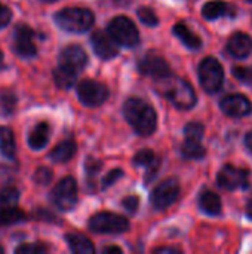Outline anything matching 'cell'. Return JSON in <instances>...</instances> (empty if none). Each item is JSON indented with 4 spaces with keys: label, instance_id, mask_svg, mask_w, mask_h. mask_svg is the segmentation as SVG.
<instances>
[{
    "label": "cell",
    "instance_id": "cell-1",
    "mask_svg": "<svg viewBox=\"0 0 252 254\" xmlns=\"http://www.w3.org/2000/svg\"><path fill=\"white\" fill-rule=\"evenodd\" d=\"M123 115L138 135L149 137L156 131L157 115L154 109L138 97H131L123 104Z\"/></svg>",
    "mask_w": 252,
    "mask_h": 254
},
{
    "label": "cell",
    "instance_id": "cell-2",
    "mask_svg": "<svg viewBox=\"0 0 252 254\" xmlns=\"http://www.w3.org/2000/svg\"><path fill=\"white\" fill-rule=\"evenodd\" d=\"M94 13L86 7H65L55 13V22L70 33H85L94 25Z\"/></svg>",
    "mask_w": 252,
    "mask_h": 254
},
{
    "label": "cell",
    "instance_id": "cell-3",
    "mask_svg": "<svg viewBox=\"0 0 252 254\" xmlns=\"http://www.w3.org/2000/svg\"><path fill=\"white\" fill-rule=\"evenodd\" d=\"M165 85H163V94L169 98V101L183 110L192 109L196 104V92L193 89V86L186 82L184 79L180 77H166L163 79Z\"/></svg>",
    "mask_w": 252,
    "mask_h": 254
},
{
    "label": "cell",
    "instance_id": "cell-4",
    "mask_svg": "<svg viewBox=\"0 0 252 254\" xmlns=\"http://www.w3.org/2000/svg\"><path fill=\"white\" fill-rule=\"evenodd\" d=\"M107 33L113 37L117 45L132 48L137 46L140 42V33L135 24L125 15L114 16L107 27Z\"/></svg>",
    "mask_w": 252,
    "mask_h": 254
},
{
    "label": "cell",
    "instance_id": "cell-5",
    "mask_svg": "<svg viewBox=\"0 0 252 254\" xmlns=\"http://www.w3.org/2000/svg\"><path fill=\"white\" fill-rule=\"evenodd\" d=\"M19 193L15 188L0 189V226H7L25 220V214L16 207Z\"/></svg>",
    "mask_w": 252,
    "mask_h": 254
},
{
    "label": "cell",
    "instance_id": "cell-6",
    "mask_svg": "<svg viewBox=\"0 0 252 254\" xmlns=\"http://www.w3.org/2000/svg\"><path fill=\"white\" fill-rule=\"evenodd\" d=\"M199 80L206 92H217L223 86L224 71L218 60L208 57L199 65Z\"/></svg>",
    "mask_w": 252,
    "mask_h": 254
},
{
    "label": "cell",
    "instance_id": "cell-7",
    "mask_svg": "<svg viewBox=\"0 0 252 254\" xmlns=\"http://www.w3.org/2000/svg\"><path fill=\"white\" fill-rule=\"evenodd\" d=\"M89 229L98 234H123L129 229V222L114 213H98L91 217Z\"/></svg>",
    "mask_w": 252,
    "mask_h": 254
},
{
    "label": "cell",
    "instance_id": "cell-8",
    "mask_svg": "<svg viewBox=\"0 0 252 254\" xmlns=\"http://www.w3.org/2000/svg\"><path fill=\"white\" fill-rule=\"evenodd\" d=\"M77 95L85 106L97 107L105 103V100L108 98V88L101 82L85 79L77 86Z\"/></svg>",
    "mask_w": 252,
    "mask_h": 254
},
{
    "label": "cell",
    "instance_id": "cell-9",
    "mask_svg": "<svg viewBox=\"0 0 252 254\" xmlns=\"http://www.w3.org/2000/svg\"><path fill=\"white\" fill-rule=\"evenodd\" d=\"M52 201L53 204L62 210H71L77 202V183L73 177L62 179L52 190Z\"/></svg>",
    "mask_w": 252,
    "mask_h": 254
},
{
    "label": "cell",
    "instance_id": "cell-10",
    "mask_svg": "<svg viewBox=\"0 0 252 254\" xmlns=\"http://www.w3.org/2000/svg\"><path fill=\"white\" fill-rule=\"evenodd\" d=\"M180 195V185L175 179L163 180L151 192V204L157 210H166L171 207Z\"/></svg>",
    "mask_w": 252,
    "mask_h": 254
},
{
    "label": "cell",
    "instance_id": "cell-11",
    "mask_svg": "<svg viewBox=\"0 0 252 254\" xmlns=\"http://www.w3.org/2000/svg\"><path fill=\"white\" fill-rule=\"evenodd\" d=\"M138 68H140V71L144 76H149V77H153V79H159V80H163V79L172 76L169 64L160 55H157L154 52L146 54L140 60Z\"/></svg>",
    "mask_w": 252,
    "mask_h": 254
},
{
    "label": "cell",
    "instance_id": "cell-12",
    "mask_svg": "<svg viewBox=\"0 0 252 254\" xmlns=\"http://www.w3.org/2000/svg\"><path fill=\"white\" fill-rule=\"evenodd\" d=\"M218 185L227 190H236L241 188H247L248 185V171L244 168H238L235 165H224L218 173Z\"/></svg>",
    "mask_w": 252,
    "mask_h": 254
},
{
    "label": "cell",
    "instance_id": "cell-13",
    "mask_svg": "<svg viewBox=\"0 0 252 254\" xmlns=\"http://www.w3.org/2000/svg\"><path fill=\"white\" fill-rule=\"evenodd\" d=\"M34 33L28 25H18L13 34V49L22 58H33L37 54V48L33 42Z\"/></svg>",
    "mask_w": 252,
    "mask_h": 254
},
{
    "label": "cell",
    "instance_id": "cell-14",
    "mask_svg": "<svg viewBox=\"0 0 252 254\" xmlns=\"http://www.w3.org/2000/svg\"><path fill=\"white\" fill-rule=\"evenodd\" d=\"M91 43L94 48V52L102 58V60H111L119 54V48L117 43L113 40V37L101 30H97L92 37H91Z\"/></svg>",
    "mask_w": 252,
    "mask_h": 254
},
{
    "label": "cell",
    "instance_id": "cell-15",
    "mask_svg": "<svg viewBox=\"0 0 252 254\" xmlns=\"http://www.w3.org/2000/svg\"><path fill=\"white\" fill-rule=\"evenodd\" d=\"M220 107L227 116H232V118L247 116L252 110L251 101L242 94H233V95L224 97L220 103Z\"/></svg>",
    "mask_w": 252,
    "mask_h": 254
},
{
    "label": "cell",
    "instance_id": "cell-16",
    "mask_svg": "<svg viewBox=\"0 0 252 254\" xmlns=\"http://www.w3.org/2000/svg\"><path fill=\"white\" fill-rule=\"evenodd\" d=\"M88 63L86 52L79 45H68L59 54V64L67 65L77 73H80Z\"/></svg>",
    "mask_w": 252,
    "mask_h": 254
},
{
    "label": "cell",
    "instance_id": "cell-17",
    "mask_svg": "<svg viewBox=\"0 0 252 254\" xmlns=\"http://www.w3.org/2000/svg\"><path fill=\"white\" fill-rule=\"evenodd\" d=\"M227 51L235 58H247L252 52V39L245 33H235L229 39Z\"/></svg>",
    "mask_w": 252,
    "mask_h": 254
},
{
    "label": "cell",
    "instance_id": "cell-18",
    "mask_svg": "<svg viewBox=\"0 0 252 254\" xmlns=\"http://www.w3.org/2000/svg\"><path fill=\"white\" fill-rule=\"evenodd\" d=\"M202 15L206 19H217L221 16H230L233 18L236 15V9L229 4L227 1L223 0H212L203 4L202 7Z\"/></svg>",
    "mask_w": 252,
    "mask_h": 254
},
{
    "label": "cell",
    "instance_id": "cell-19",
    "mask_svg": "<svg viewBox=\"0 0 252 254\" xmlns=\"http://www.w3.org/2000/svg\"><path fill=\"white\" fill-rule=\"evenodd\" d=\"M49 134H50V128L46 122H40L34 127V129L30 132L28 135V144L31 149L34 150H40L43 149L48 141H49Z\"/></svg>",
    "mask_w": 252,
    "mask_h": 254
},
{
    "label": "cell",
    "instance_id": "cell-20",
    "mask_svg": "<svg viewBox=\"0 0 252 254\" xmlns=\"http://www.w3.org/2000/svg\"><path fill=\"white\" fill-rule=\"evenodd\" d=\"M77 74L79 73L76 70H73V68H70L67 65L59 64L53 70V80H55V83H56L58 88H61V89H70L76 83Z\"/></svg>",
    "mask_w": 252,
    "mask_h": 254
},
{
    "label": "cell",
    "instance_id": "cell-21",
    "mask_svg": "<svg viewBox=\"0 0 252 254\" xmlns=\"http://www.w3.org/2000/svg\"><path fill=\"white\" fill-rule=\"evenodd\" d=\"M174 34L189 48V49H199L202 46V40L198 34H195L186 24L183 22H178L174 25Z\"/></svg>",
    "mask_w": 252,
    "mask_h": 254
},
{
    "label": "cell",
    "instance_id": "cell-22",
    "mask_svg": "<svg viewBox=\"0 0 252 254\" xmlns=\"http://www.w3.org/2000/svg\"><path fill=\"white\" fill-rule=\"evenodd\" d=\"M199 205H201L202 211L209 214V216H218L223 210V204H221L220 196L211 190H206L201 195Z\"/></svg>",
    "mask_w": 252,
    "mask_h": 254
},
{
    "label": "cell",
    "instance_id": "cell-23",
    "mask_svg": "<svg viewBox=\"0 0 252 254\" xmlns=\"http://www.w3.org/2000/svg\"><path fill=\"white\" fill-rule=\"evenodd\" d=\"M77 146L73 140H65L62 143H59L50 153L49 158L53 162H68L74 155H76Z\"/></svg>",
    "mask_w": 252,
    "mask_h": 254
},
{
    "label": "cell",
    "instance_id": "cell-24",
    "mask_svg": "<svg viewBox=\"0 0 252 254\" xmlns=\"http://www.w3.org/2000/svg\"><path fill=\"white\" fill-rule=\"evenodd\" d=\"M65 241L73 253L77 254H91L95 252L92 243L80 234H68L65 235Z\"/></svg>",
    "mask_w": 252,
    "mask_h": 254
},
{
    "label": "cell",
    "instance_id": "cell-25",
    "mask_svg": "<svg viewBox=\"0 0 252 254\" xmlns=\"http://www.w3.org/2000/svg\"><path fill=\"white\" fill-rule=\"evenodd\" d=\"M0 153L7 159H12L16 153L15 135L7 127H0Z\"/></svg>",
    "mask_w": 252,
    "mask_h": 254
},
{
    "label": "cell",
    "instance_id": "cell-26",
    "mask_svg": "<svg viewBox=\"0 0 252 254\" xmlns=\"http://www.w3.org/2000/svg\"><path fill=\"white\" fill-rule=\"evenodd\" d=\"M181 153L186 159H202L206 155V150L201 141L186 138V141L183 143V147H181Z\"/></svg>",
    "mask_w": 252,
    "mask_h": 254
},
{
    "label": "cell",
    "instance_id": "cell-27",
    "mask_svg": "<svg viewBox=\"0 0 252 254\" xmlns=\"http://www.w3.org/2000/svg\"><path fill=\"white\" fill-rule=\"evenodd\" d=\"M203 134H205V128H203V125L199 124V122H190V124H187L186 128H184V135H186V138H189V140L202 141Z\"/></svg>",
    "mask_w": 252,
    "mask_h": 254
},
{
    "label": "cell",
    "instance_id": "cell-28",
    "mask_svg": "<svg viewBox=\"0 0 252 254\" xmlns=\"http://www.w3.org/2000/svg\"><path fill=\"white\" fill-rule=\"evenodd\" d=\"M156 162V156L150 149H144L141 152H138L134 156V164L135 165H143V167H150L151 164Z\"/></svg>",
    "mask_w": 252,
    "mask_h": 254
},
{
    "label": "cell",
    "instance_id": "cell-29",
    "mask_svg": "<svg viewBox=\"0 0 252 254\" xmlns=\"http://www.w3.org/2000/svg\"><path fill=\"white\" fill-rule=\"evenodd\" d=\"M138 16H140V19H141L146 25H149V27H156V25L159 24V18L156 16V13H154L153 9H150V7H141V9L138 10Z\"/></svg>",
    "mask_w": 252,
    "mask_h": 254
},
{
    "label": "cell",
    "instance_id": "cell-30",
    "mask_svg": "<svg viewBox=\"0 0 252 254\" xmlns=\"http://www.w3.org/2000/svg\"><path fill=\"white\" fill-rule=\"evenodd\" d=\"M48 252V247L39 243H33V244H22L16 249L18 254H45Z\"/></svg>",
    "mask_w": 252,
    "mask_h": 254
},
{
    "label": "cell",
    "instance_id": "cell-31",
    "mask_svg": "<svg viewBox=\"0 0 252 254\" xmlns=\"http://www.w3.org/2000/svg\"><path fill=\"white\" fill-rule=\"evenodd\" d=\"M233 76L239 82L252 86V67H239L238 65V67L233 68Z\"/></svg>",
    "mask_w": 252,
    "mask_h": 254
},
{
    "label": "cell",
    "instance_id": "cell-32",
    "mask_svg": "<svg viewBox=\"0 0 252 254\" xmlns=\"http://www.w3.org/2000/svg\"><path fill=\"white\" fill-rule=\"evenodd\" d=\"M50 180H52V171L49 168H46V167H40L34 174V182L39 183V185H43V186L49 185Z\"/></svg>",
    "mask_w": 252,
    "mask_h": 254
},
{
    "label": "cell",
    "instance_id": "cell-33",
    "mask_svg": "<svg viewBox=\"0 0 252 254\" xmlns=\"http://www.w3.org/2000/svg\"><path fill=\"white\" fill-rule=\"evenodd\" d=\"M123 176V171L122 170H119V168H116V170H113V171H110L105 177H104V180H102V188L105 189V188H108V186H111L117 179H120Z\"/></svg>",
    "mask_w": 252,
    "mask_h": 254
},
{
    "label": "cell",
    "instance_id": "cell-34",
    "mask_svg": "<svg viewBox=\"0 0 252 254\" xmlns=\"http://www.w3.org/2000/svg\"><path fill=\"white\" fill-rule=\"evenodd\" d=\"M122 204H123V207L129 211V213H135L137 210H138V205H140V199L137 198V196H134V195H131V196H128V198H125L123 201H122Z\"/></svg>",
    "mask_w": 252,
    "mask_h": 254
},
{
    "label": "cell",
    "instance_id": "cell-35",
    "mask_svg": "<svg viewBox=\"0 0 252 254\" xmlns=\"http://www.w3.org/2000/svg\"><path fill=\"white\" fill-rule=\"evenodd\" d=\"M10 18H12L10 9L7 6H4V4L0 3V28L6 27L10 22Z\"/></svg>",
    "mask_w": 252,
    "mask_h": 254
},
{
    "label": "cell",
    "instance_id": "cell-36",
    "mask_svg": "<svg viewBox=\"0 0 252 254\" xmlns=\"http://www.w3.org/2000/svg\"><path fill=\"white\" fill-rule=\"evenodd\" d=\"M101 167H102V164L100 162V161H97V159H88V162H86V165H85V168H86V173L89 174V176H95V174H98V171L101 170Z\"/></svg>",
    "mask_w": 252,
    "mask_h": 254
},
{
    "label": "cell",
    "instance_id": "cell-37",
    "mask_svg": "<svg viewBox=\"0 0 252 254\" xmlns=\"http://www.w3.org/2000/svg\"><path fill=\"white\" fill-rule=\"evenodd\" d=\"M0 101H1V104H3V107H4V110H6L7 113L15 107V95H12V94H9V92L3 94V95L0 97Z\"/></svg>",
    "mask_w": 252,
    "mask_h": 254
},
{
    "label": "cell",
    "instance_id": "cell-38",
    "mask_svg": "<svg viewBox=\"0 0 252 254\" xmlns=\"http://www.w3.org/2000/svg\"><path fill=\"white\" fill-rule=\"evenodd\" d=\"M154 253H178L177 249H169V247H160V249H156Z\"/></svg>",
    "mask_w": 252,
    "mask_h": 254
},
{
    "label": "cell",
    "instance_id": "cell-39",
    "mask_svg": "<svg viewBox=\"0 0 252 254\" xmlns=\"http://www.w3.org/2000/svg\"><path fill=\"white\" fill-rule=\"evenodd\" d=\"M102 253H117V254H120V253H122V250H120L119 247H104V249H102Z\"/></svg>",
    "mask_w": 252,
    "mask_h": 254
},
{
    "label": "cell",
    "instance_id": "cell-40",
    "mask_svg": "<svg viewBox=\"0 0 252 254\" xmlns=\"http://www.w3.org/2000/svg\"><path fill=\"white\" fill-rule=\"evenodd\" d=\"M245 144H247V147L252 152V131L247 134V137H245Z\"/></svg>",
    "mask_w": 252,
    "mask_h": 254
},
{
    "label": "cell",
    "instance_id": "cell-41",
    "mask_svg": "<svg viewBox=\"0 0 252 254\" xmlns=\"http://www.w3.org/2000/svg\"><path fill=\"white\" fill-rule=\"evenodd\" d=\"M247 216L252 219V199L248 202V205H247Z\"/></svg>",
    "mask_w": 252,
    "mask_h": 254
},
{
    "label": "cell",
    "instance_id": "cell-42",
    "mask_svg": "<svg viewBox=\"0 0 252 254\" xmlns=\"http://www.w3.org/2000/svg\"><path fill=\"white\" fill-rule=\"evenodd\" d=\"M1 61H3V52L0 51V65H1Z\"/></svg>",
    "mask_w": 252,
    "mask_h": 254
},
{
    "label": "cell",
    "instance_id": "cell-43",
    "mask_svg": "<svg viewBox=\"0 0 252 254\" xmlns=\"http://www.w3.org/2000/svg\"><path fill=\"white\" fill-rule=\"evenodd\" d=\"M3 252H4V250H3V247H0V254L3 253Z\"/></svg>",
    "mask_w": 252,
    "mask_h": 254
},
{
    "label": "cell",
    "instance_id": "cell-44",
    "mask_svg": "<svg viewBox=\"0 0 252 254\" xmlns=\"http://www.w3.org/2000/svg\"><path fill=\"white\" fill-rule=\"evenodd\" d=\"M43 1H53V0H43Z\"/></svg>",
    "mask_w": 252,
    "mask_h": 254
},
{
    "label": "cell",
    "instance_id": "cell-45",
    "mask_svg": "<svg viewBox=\"0 0 252 254\" xmlns=\"http://www.w3.org/2000/svg\"><path fill=\"white\" fill-rule=\"evenodd\" d=\"M248 1H252V0H248Z\"/></svg>",
    "mask_w": 252,
    "mask_h": 254
}]
</instances>
